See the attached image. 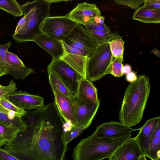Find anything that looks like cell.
Segmentation results:
<instances>
[{
    "label": "cell",
    "mask_w": 160,
    "mask_h": 160,
    "mask_svg": "<svg viewBox=\"0 0 160 160\" xmlns=\"http://www.w3.org/2000/svg\"><path fill=\"white\" fill-rule=\"evenodd\" d=\"M86 30L103 31L108 32H111L109 28L104 23L102 24L92 22L84 26Z\"/></svg>",
    "instance_id": "obj_35"
},
{
    "label": "cell",
    "mask_w": 160,
    "mask_h": 160,
    "mask_svg": "<svg viewBox=\"0 0 160 160\" xmlns=\"http://www.w3.org/2000/svg\"><path fill=\"white\" fill-rule=\"evenodd\" d=\"M0 9L14 17L23 15L21 6L15 0H0Z\"/></svg>",
    "instance_id": "obj_23"
},
{
    "label": "cell",
    "mask_w": 160,
    "mask_h": 160,
    "mask_svg": "<svg viewBox=\"0 0 160 160\" xmlns=\"http://www.w3.org/2000/svg\"><path fill=\"white\" fill-rule=\"evenodd\" d=\"M154 54L158 58L160 57V52L159 50L157 48L153 49L152 51L150 52Z\"/></svg>",
    "instance_id": "obj_43"
},
{
    "label": "cell",
    "mask_w": 160,
    "mask_h": 160,
    "mask_svg": "<svg viewBox=\"0 0 160 160\" xmlns=\"http://www.w3.org/2000/svg\"><path fill=\"white\" fill-rule=\"evenodd\" d=\"M23 15L24 16L19 21L14 32L12 35H15L18 34L26 26L28 20V17L26 14H24Z\"/></svg>",
    "instance_id": "obj_36"
},
{
    "label": "cell",
    "mask_w": 160,
    "mask_h": 160,
    "mask_svg": "<svg viewBox=\"0 0 160 160\" xmlns=\"http://www.w3.org/2000/svg\"><path fill=\"white\" fill-rule=\"evenodd\" d=\"M48 74L49 82L52 91L57 89L71 99L74 97V95L57 77L51 72L48 73Z\"/></svg>",
    "instance_id": "obj_24"
},
{
    "label": "cell",
    "mask_w": 160,
    "mask_h": 160,
    "mask_svg": "<svg viewBox=\"0 0 160 160\" xmlns=\"http://www.w3.org/2000/svg\"><path fill=\"white\" fill-rule=\"evenodd\" d=\"M145 0H114L118 4L124 5L133 8L136 11L144 4Z\"/></svg>",
    "instance_id": "obj_33"
},
{
    "label": "cell",
    "mask_w": 160,
    "mask_h": 160,
    "mask_svg": "<svg viewBox=\"0 0 160 160\" xmlns=\"http://www.w3.org/2000/svg\"><path fill=\"white\" fill-rule=\"evenodd\" d=\"M66 15L78 24L85 26L94 22V17L101 15V13L95 4L84 2L78 4Z\"/></svg>",
    "instance_id": "obj_11"
},
{
    "label": "cell",
    "mask_w": 160,
    "mask_h": 160,
    "mask_svg": "<svg viewBox=\"0 0 160 160\" xmlns=\"http://www.w3.org/2000/svg\"><path fill=\"white\" fill-rule=\"evenodd\" d=\"M143 6L151 9L160 10V0H145Z\"/></svg>",
    "instance_id": "obj_37"
},
{
    "label": "cell",
    "mask_w": 160,
    "mask_h": 160,
    "mask_svg": "<svg viewBox=\"0 0 160 160\" xmlns=\"http://www.w3.org/2000/svg\"><path fill=\"white\" fill-rule=\"evenodd\" d=\"M42 108H38L34 112L26 111L25 114L21 118L26 124L27 128H34L40 122L42 119L40 120L39 116Z\"/></svg>",
    "instance_id": "obj_25"
},
{
    "label": "cell",
    "mask_w": 160,
    "mask_h": 160,
    "mask_svg": "<svg viewBox=\"0 0 160 160\" xmlns=\"http://www.w3.org/2000/svg\"><path fill=\"white\" fill-rule=\"evenodd\" d=\"M123 62L122 58L113 57L112 61L108 72L107 74H111L115 77H122L124 75L122 71L123 66Z\"/></svg>",
    "instance_id": "obj_29"
},
{
    "label": "cell",
    "mask_w": 160,
    "mask_h": 160,
    "mask_svg": "<svg viewBox=\"0 0 160 160\" xmlns=\"http://www.w3.org/2000/svg\"><path fill=\"white\" fill-rule=\"evenodd\" d=\"M113 59L108 43L97 46L88 58L86 79L95 82L107 74Z\"/></svg>",
    "instance_id": "obj_6"
},
{
    "label": "cell",
    "mask_w": 160,
    "mask_h": 160,
    "mask_svg": "<svg viewBox=\"0 0 160 160\" xmlns=\"http://www.w3.org/2000/svg\"><path fill=\"white\" fill-rule=\"evenodd\" d=\"M12 45L11 42H8L5 44H0V66L5 67L7 69L10 64L6 60V54Z\"/></svg>",
    "instance_id": "obj_31"
},
{
    "label": "cell",
    "mask_w": 160,
    "mask_h": 160,
    "mask_svg": "<svg viewBox=\"0 0 160 160\" xmlns=\"http://www.w3.org/2000/svg\"><path fill=\"white\" fill-rule=\"evenodd\" d=\"M63 133L43 119L35 127L19 132L3 148L19 160H64L69 148L62 140Z\"/></svg>",
    "instance_id": "obj_1"
},
{
    "label": "cell",
    "mask_w": 160,
    "mask_h": 160,
    "mask_svg": "<svg viewBox=\"0 0 160 160\" xmlns=\"http://www.w3.org/2000/svg\"><path fill=\"white\" fill-rule=\"evenodd\" d=\"M160 117H157L147 120L140 128L139 132L135 138L142 150L149 158V148L151 138L158 122Z\"/></svg>",
    "instance_id": "obj_15"
},
{
    "label": "cell",
    "mask_w": 160,
    "mask_h": 160,
    "mask_svg": "<svg viewBox=\"0 0 160 160\" xmlns=\"http://www.w3.org/2000/svg\"><path fill=\"white\" fill-rule=\"evenodd\" d=\"M71 99L77 121L74 127L84 126L86 129L92 123L100 106V101L97 103L88 104L76 96Z\"/></svg>",
    "instance_id": "obj_9"
},
{
    "label": "cell",
    "mask_w": 160,
    "mask_h": 160,
    "mask_svg": "<svg viewBox=\"0 0 160 160\" xmlns=\"http://www.w3.org/2000/svg\"><path fill=\"white\" fill-rule=\"evenodd\" d=\"M17 89L16 84L13 80L11 81L7 86L0 84V98H4L8 99V96Z\"/></svg>",
    "instance_id": "obj_32"
},
{
    "label": "cell",
    "mask_w": 160,
    "mask_h": 160,
    "mask_svg": "<svg viewBox=\"0 0 160 160\" xmlns=\"http://www.w3.org/2000/svg\"><path fill=\"white\" fill-rule=\"evenodd\" d=\"M78 24L66 15L49 16L43 20L39 29L42 33L62 42Z\"/></svg>",
    "instance_id": "obj_7"
},
{
    "label": "cell",
    "mask_w": 160,
    "mask_h": 160,
    "mask_svg": "<svg viewBox=\"0 0 160 160\" xmlns=\"http://www.w3.org/2000/svg\"><path fill=\"white\" fill-rule=\"evenodd\" d=\"M149 78L141 75L126 89L119 112L120 122L129 127L140 122L149 96Z\"/></svg>",
    "instance_id": "obj_2"
},
{
    "label": "cell",
    "mask_w": 160,
    "mask_h": 160,
    "mask_svg": "<svg viewBox=\"0 0 160 160\" xmlns=\"http://www.w3.org/2000/svg\"><path fill=\"white\" fill-rule=\"evenodd\" d=\"M64 50L73 54L88 57L97 46L83 26L79 24L61 42Z\"/></svg>",
    "instance_id": "obj_5"
},
{
    "label": "cell",
    "mask_w": 160,
    "mask_h": 160,
    "mask_svg": "<svg viewBox=\"0 0 160 160\" xmlns=\"http://www.w3.org/2000/svg\"><path fill=\"white\" fill-rule=\"evenodd\" d=\"M86 129L84 126L73 127L70 130L63 132L61 139L64 145L67 146L71 140L78 136Z\"/></svg>",
    "instance_id": "obj_28"
},
{
    "label": "cell",
    "mask_w": 160,
    "mask_h": 160,
    "mask_svg": "<svg viewBox=\"0 0 160 160\" xmlns=\"http://www.w3.org/2000/svg\"><path fill=\"white\" fill-rule=\"evenodd\" d=\"M0 160H19L3 148L0 147Z\"/></svg>",
    "instance_id": "obj_38"
},
{
    "label": "cell",
    "mask_w": 160,
    "mask_h": 160,
    "mask_svg": "<svg viewBox=\"0 0 160 160\" xmlns=\"http://www.w3.org/2000/svg\"><path fill=\"white\" fill-rule=\"evenodd\" d=\"M105 20L104 17L101 15L97 16L94 17V22L97 24H102Z\"/></svg>",
    "instance_id": "obj_40"
},
{
    "label": "cell",
    "mask_w": 160,
    "mask_h": 160,
    "mask_svg": "<svg viewBox=\"0 0 160 160\" xmlns=\"http://www.w3.org/2000/svg\"><path fill=\"white\" fill-rule=\"evenodd\" d=\"M138 78L136 73L133 71H131L126 74V79L128 82L132 83L135 81Z\"/></svg>",
    "instance_id": "obj_39"
},
{
    "label": "cell",
    "mask_w": 160,
    "mask_h": 160,
    "mask_svg": "<svg viewBox=\"0 0 160 160\" xmlns=\"http://www.w3.org/2000/svg\"><path fill=\"white\" fill-rule=\"evenodd\" d=\"M131 136L115 138H102L93 133L81 140L74 148L73 160H102L109 158L115 150L130 138Z\"/></svg>",
    "instance_id": "obj_3"
},
{
    "label": "cell",
    "mask_w": 160,
    "mask_h": 160,
    "mask_svg": "<svg viewBox=\"0 0 160 160\" xmlns=\"http://www.w3.org/2000/svg\"><path fill=\"white\" fill-rule=\"evenodd\" d=\"M8 99L17 107L25 110L38 109L44 106V100L42 97L20 90L10 94Z\"/></svg>",
    "instance_id": "obj_13"
},
{
    "label": "cell",
    "mask_w": 160,
    "mask_h": 160,
    "mask_svg": "<svg viewBox=\"0 0 160 160\" xmlns=\"http://www.w3.org/2000/svg\"><path fill=\"white\" fill-rule=\"evenodd\" d=\"M47 70L57 77L74 96L77 94L80 81L86 78L60 58L52 59Z\"/></svg>",
    "instance_id": "obj_8"
},
{
    "label": "cell",
    "mask_w": 160,
    "mask_h": 160,
    "mask_svg": "<svg viewBox=\"0 0 160 160\" xmlns=\"http://www.w3.org/2000/svg\"><path fill=\"white\" fill-rule=\"evenodd\" d=\"M112 56L123 58L124 42L120 36L108 43Z\"/></svg>",
    "instance_id": "obj_26"
},
{
    "label": "cell",
    "mask_w": 160,
    "mask_h": 160,
    "mask_svg": "<svg viewBox=\"0 0 160 160\" xmlns=\"http://www.w3.org/2000/svg\"><path fill=\"white\" fill-rule=\"evenodd\" d=\"M32 41L49 53L52 59L60 58L63 54L64 50L62 42L45 34L41 33L37 35Z\"/></svg>",
    "instance_id": "obj_16"
},
{
    "label": "cell",
    "mask_w": 160,
    "mask_h": 160,
    "mask_svg": "<svg viewBox=\"0 0 160 160\" xmlns=\"http://www.w3.org/2000/svg\"><path fill=\"white\" fill-rule=\"evenodd\" d=\"M132 67L131 66L128 64H126L123 66L122 68V72L123 74H127L131 71Z\"/></svg>",
    "instance_id": "obj_41"
},
{
    "label": "cell",
    "mask_w": 160,
    "mask_h": 160,
    "mask_svg": "<svg viewBox=\"0 0 160 160\" xmlns=\"http://www.w3.org/2000/svg\"><path fill=\"white\" fill-rule=\"evenodd\" d=\"M18 132L0 120V137L6 142L15 139Z\"/></svg>",
    "instance_id": "obj_27"
},
{
    "label": "cell",
    "mask_w": 160,
    "mask_h": 160,
    "mask_svg": "<svg viewBox=\"0 0 160 160\" xmlns=\"http://www.w3.org/2000/svg\"><path fill=\"white\" fill-rule=\"evenodd\" d=\"M53 2V0H35L21 5L23 14H26L28 18L26 27L18 34L12 35L17 43L32 41L42 33L39 26L43 20L49 16L50 5Z\"/></svg>",
    "instance_id": "obj_4"
},
{
    "label": "cell",
    "mask_w": 160,
    "mask_h": 160,
    "mask_svg": "<svg viewBox=\"0 0 160 160\" xmlns=\"http://www.w3.org/2000/svg\"><path fill=\"white\" fill-rule=\"evenodd\" d=\"M0 120L19 132L25 130L27 126L21 118L0 105Z\"/></svg>",
    "instance_id": "obj_18"
},
{
    "label": "cell",
    "mask_w": 160,
    "mask_h": 160,
    "mask_svg": "<svg viewBox=\"0 0 160 160\" xmlns=\"http://www.w3.org/2000/svg\"><path fill=\"white\" fill-rule=\"evenodd\" d=\"M139 129L132 128L121 122L111 121L101 124L93 133L100 138L115 139L131 136L132 132Z\"/></svg>",
    "instance_id": "obj_10"
},
{
    "label": "cell",
    "mask_w": 160,
    "mask_h": 160,
    "mask_svg": "<svg viewBox=\"0 0 160 160\" xmlns=\"http://www.w3.org/2000/svg\"><path fill=\"white\" fill-rule=\"evenodd\" d=\"M132 18L143 23H159L160 10L151 9L142 6L135 11Z\"/></svg>",
    "instance_id": "obj_19"
},
{
    "label": "cell",
    "mask_w": 160,
    "mask_h": 160,
    "mask_svg": "<svg viewBox=\"0 0 160 160\" xmlns=\"http://www.w3.org/2000/svg\"><path fill=\"white\" fill-rule=\"evenodd\" d=\"M76 96L88 104L97 103L100 101L98 98L97 89L92 82L86 78L80 81Z\"/></svg>",
    "instance_id": "obj_17"
},
{
    "label": "cell",
    "mask_w": 160,
    "mask_h": 160,
    "mask_svg": "<svg viewBox=\"0 0 160 160\" xmlns=\"http://www.w3.org/2000/svg\"><path fill=\"white\" fill-rule=\"evenodd\" d=\"M6 57L7 62L10 64L20 67L25 66L22 60L12 52L8 51Z\"/></svg>",
    "instance_id": "obj_34"
},
{
    "label": "cell",
    "mask_w": 160,
    "mask_h": 160,
    "mask_svg": "<svg viewBox=\"0 0 160 160\" xmlns=\"http://www.w3.org/2000/svg\"><path fill=\"white\" fill-rule=\"evenodd\" d=\"M147 157L140 149L135 137L131 138L119 146L114 151L109 160H140Z\"/></svg>",
    "instance_id": "obj_12"
},
{
    "label": "cell",
    "mask_w": 160,
    "mask_h": 160,
    "mask_svg": "<svg viewBox=\"0 0 160 160\" xmlns=\"http://www.w3.org/2000/svg\"><path fill=\"white\" fill-rule=\"evenodd\" d=\"M86 31L94 39L97 46L108 43L120 36L117 32H112L103 31Z\"/></svg>",
    "instance_id": "obj_21"
},
{
    "label": "cell",
    "mask_w": 160,
    "mask_h": 160,
    "mask_svg": "<svg viewBox=\"0 0 160 160\" xmlns=\"http://www.w3.org/2000/svg\"><path fill=\"white\" fill-rule=\"evenodd\" d=\"M149 158L155 160L160 158V122L152 134L149 148Z\"/></svg>",
    "instance_id": "obj_22"
},
{
    "label": "cell",
    "mask_w": 160,
    "mask_h": 160,
    "mask_svg": "<svg viewBox=\"0 0 160 160\" xmlns=\"http://www.w3.org/2000/svg\"><path fill=\"white\" fill-rule=\"evenodd\" d=\"M7 74L6 68L0 66V77Z\"/></svg>",
    "instance_id": "obj_42"
},
{
    "label": "cell",
    "mask_w": 160,
    "mask_h": 160,
    "mask_svg": "<svg viewBox=\"0 0 160 160\" xmlns=\"http://www.w3.org/2000/svg\"><path fill=\"white\" fill-rule=\"evenodd\" d=\"M6 142L2 139L0 137V147L3 146L6 143Z\"/></svg>",
    "instance_id": "obj_44"
},
{
    "label": "cell",
    "mask_w": 160,
    "mask_h": 160,
    "mask_svg": "<svg viewBox=\"0 0 160 160\" xmlns=\"http://www.w3.org/2000/svg\"><path fill=\"white\" fill-rule=\"evenodd\" d=\"M146 157L145 156H143L142 157L140 158V160H147Z\"/></svg>",
    "instance_id": "obj_45"
},
{
    "label": "cell",
    "mask_w": 160,
    "mask_h": 160,
    "mask_svg": "<svg viewBox=\"0 0 160 160\" xmlns=\"http://www.w3.org/2000/svg\"><path fill=\"white\" fill-rule=\"evenodd\" d=\"M52 92L58 109L61 116L68 125L69 130L74 127L77 123L72 101L70 98L63 94L57 89Z\"/></svg>",
    "instance_id": "obj_14"
},
{
    "label": "cell",
    "mask_w": 160,
    "mask_h": 160,
    "mask_svg": "<svg viewBox=\"0 0 160 160\" xmlns=\"http://www.w3.org/2000/svg\"><path fill=\"white\" fill-rule=\"evenodd\" d=\"M0 105L7 110L14 112L18 117L21 118L26 112L25 110L17 107L6 98H0Z\"/></svg>",
    "instance_id": "obj_30"
},
{
    "label": "cell",
    "mask_w": 160,
    "mask_h": 160,
    "mask_svg": "<svg viewBox=\"0 0 160 160\" xmlns=\"http://www.w3.org/2000/svg\"><path fill=\"white\" fill-rule=\"evenodd\" d=\"M88 58L87 57L69 53L64 50L63 55L60 58L64 61L86 78V66Z\"/></svg>",
    "instance_id": "obj_20"
}]
</instances>
